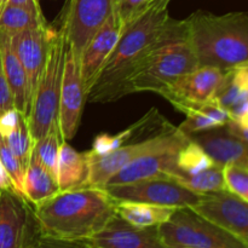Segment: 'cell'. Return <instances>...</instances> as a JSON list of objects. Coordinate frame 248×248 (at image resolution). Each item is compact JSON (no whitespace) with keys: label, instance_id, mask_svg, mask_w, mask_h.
Listing matches in <instances>:
<instances>
[{"label":"cell","instance_id":"obj_36","mask_svg":"<svg viewBox=\"0 0 248 248\" xmlns=\"http://www.w3.org/2000/svg\"><path fill=\"white\" fill-rule=\"evenodd\" d=\"M224 126L229 131L230 135H232L235 138L248 144V125H246V124H240L237 121L230 120L229 119L224 124Z\"/></svg>","mask_w":248,"mask_h":248},{"label":"cell","instance_id":"obj_9","mask_svg":"<svg viewBox=\"0 0 248 248\" xmlns=\"http://www.w3.org/2000/svg\"><path fill=\"white\" fill-rule=\"evenodd\" d=\"M225 72L213 67H199L160 90L157 94L164 97L174 108L184 114L213 102Z\"/></svg>","mask_w":248,"mask_h":248},{"label":"cell","instance_id":"obj_3","mask_svg":"<svg viewBox=\"0 0 248 248\" xmlns=\"http://www.w3.org/2000/svg\"><path fill=\"white\" fill-rule=\"evenodd\" d=\"M186 19L188 39L199 67L220 70L248 65V14L193 12Z\"/></svg>","mask_w":248,"mask_h":248},{"label":"cell","instance_id":"obj_22","mask_svg":"<svg viewBox=\"0 0 248 248\" xmlns=\"http://www.w3.org/2000/svg\"><path fill=\"white\" fill-rule=\"evenodd\" d=\"M176 208L150 203L115 201V213L137 228H157L170 219Z\"/></svg>","mask_w":248,"mask_h":248},{"label":"cell","instance_id":"obj_31","mask_svg":"<svg viewBox=\"0 0 248 248\" xmlns=\"http://www.w3.org/2000/svg\"><path fill=\"white\" fill-rule=\"evenodd\" d=\"M225 188L229 193L248 202V169L239 165L223 167Z\"/></svg>","mask_w":248,"mask_h":248},{"label":"cell","instance_id":"obj_18","mask_svg":"<svg viewBox=\"0 0 248 248\" xmlns=\"http://www.w3.org/2000/svg\"><path fill=\"white\" fill-rule=\"evenodd\" d=\"M189 140L198 143L216 165H239L248 169V147L230 135L224 125L191 135Z\"/></svg>","mask_w":248,"mask_h":248},{"label":"cell","instance_id":"obj_5","mask_svg":"<svg viewBox=\"0 0 248 248\" xmlns=\"http://www.w3.org/2000/svg\"><path fill=\"white\" fill-rule=\"evenodd\" d=\"M67 41L62 29H57L48 47L47 57L36 82L27 124L33 140L43 137L52 125L57 124L61 82L64 68Z\"/></svg>","mask_w":248,"mask_h":248},{"label":"cell","instance_id":"obj_15","mask_svg":"<svg viewBox=\"0 0 248 248\" xmlns=\"http://www.w3.org/2000/svg\"><path fill=\"white\" fill-rule=\"evenodd\" d=\"M57 29L48 23L15 34H9L12 50L16 53L29 81L31 102L36 82L40 78L47 57L48 47ZM31 107V106H29ZM29 111V110H28Z\"/></svg>","mask_w":248,"mask_h":248},{"label":"cell","instance_id":"obj_28","mask_svg":"<svg viewBox=\"0 0 248 248\" xmlns=\"http://www.w3.org/2000/svg\"><path fill=\"white\" fill-rule=\"evenodd\" d=\"M213 166H216V164L203 152L202 148L194 140H188L178 152L174 170L184 174H195Z\"/></svg>","mask_w":248,"mask_h":248},{"label":"cell","instance_id":"obj_16","mask_svg":"<svg viewBox=\"0 0 248 248\" xmlns=\"http://www.w3.org/2000/svg\"><path fill=\"white\" fill-rule=\"evenodd\" d=\"M85 242L93 248H169L157 228L133 227L116 213L103 229Z\"/></svg>","mask_w":248,"mask_h":248},{"label":"cell","instance_id":"obj_37","mask_svg":"<svg viewBox=\"0 0 248 248\" xmlns=\"http://www.w3.org/2000/svg\"><path fill=\"white\" fill-rule=\"evenodd\" d=\"M9 4L18 5V6L26 7V9L31 10V11L35 12L36 15H44L43 10H41L40 1L39 0H6Z\"/></svg>","mask_w":248,"mask_h":248},{"label":"cell","instance_id":"obj_33","mask_svg":"<svg viewBox=\"0 0 248 248\" xmlns=\"http://www.w3.org/2000/svg\"><path fill=\"white\" fill-rule=\"evenodd\" d=\"M148 4V0H118L116 12L124 24L135 18Z\"/></svg>","mask_w":248,"mask_h":248},{"label":"cell","instance_id":"obj_30","mask_svg":"<svg viewBox=\"0 0 248 248\" xmlns=\"http://www.w3.org/2000/svg\"><path fill=\"white\" fill-rule=\"evenodd\" d=\"M0 162L4 166L5 171H6L7 176L10 177L11 181L12 190L24 199V174H26V169L23 165L21 164L18 159L12 154L10 148L7 147L6 142L2 137H0ZM26 200V199H24Z\"/></svg>","mask_w":248,"mask_h":248},{"label":"cell","instance_id":"obj_29","mask_svg":"<svg viewBox=\"0 0 248 248\" xmlns=\"http://www.w3.org/2000/svg\"><path fill=\"white\" fill-rule=\"evenodd\" d=\"M7 147L12 152V154L21 161L24 169H27L29 161H31V150H33V138H31V132H29L27 119L23 118L19 123L18 127L10 133L7 137L4 138Z\"/></svg>","mask_w":248,"mask_h":248},{"label":"cell","instance_id":"obj_11","mask_svg":"<svg viewBox=\"0 0 248 248\" xmlns=\"http://www.w3.org/2000/svg\"><path fill=\"white\" fill-rule=\"evenodd\" d=\"M86 97L87 93L80 72L79 58L67 45L57 118L60 135L63 142L72 140L77 135Z\"/></svg>","mask_w":248,"mask_h":248},{"label":"cell","instance_id":"obj_19","mask_svg":"<svg viewBox=\"0 0 248 248\" xmlns=\"http://www.w3.org/2000/svg\"><path fill=\"white\" fill-rule=\"evenodd\" d=\"M0 55L5 78L11 92L14 106L22 115L27 118L31 106V91H29L28 77L22 67L16 53L12 50L10 35L0 31Z\"/></svg>","mask_w":248,"mask_h":248},{"label":"cell","instance_id":"obj_12","mask_svg":"<svg viewBox=\"0 0 248 248\" xmlns=\"http://www.w3.org/2000/svg\"><path fill=\"white\" fill-rule=\"evenodd\" d=\"M173 127V125L167 123L157 132L148 136L140 142L127 143V144L103 155H94L90 152H85L87 166H89L86 186L102 188L106 186L107 182L123 167H125L126 165L130 164L140 155L145 154L147 152L161 144Z\"/></svg>","mask_w":248,"mask_h":248},{"label":"cell","instance_id":"obj_2","mask_svg":"<svg viewBox=\"0 0 248 248\" xmlns=\"http://www.w3.org/2000/svg\"><path fill=\"white\" fill-rule=\"evenodd\" d=\"M39 234L68 241H86L115 216V201L103 188L82 186L58 191L31 206Z\"/></svg>","mask_w":248,"mask_h":248},{"label":"cell","instance_id":"obj_27","mask_svg":"<svg viewBox=\"0 0 248 248\" xmlns=\"http://www.w3.org/2000/svg\"><path fill=\"white\" fill-rule=\"evenodd\" d=\"M248 90V65L234 68L225 72L224 80L216 94L215 102L228 110L244 91Z\"/></svg>","mask_w":248,"mask_h":248},{"label":"cell","instance_id":"obj_38","mask_svg":"<svg viewBox=\"0 0 248 248\" xmlns=\"http://www.w3.org/2000/svg\"><path fill=\"white\" fill-rule=\"evenodd\" d=\"M0 190H12V186H11V181H10V177L7 176L6 171H5V169H4V166H2L1 162H0Z\"/></svg>","mask_w":248,"mask_h":248},{"label":"cell","instance_id":"obj_20","mask_svg":"<svg viewBox=\"0 0 248 248\" xmlns=\"http://www.w3.org/2000/svg\"><path fill=\"white\" fill-rule=\"evenodd\" d=\"M167 124L164 116L157 111L156 108H153L143 115L140 120L133 123L121 132L116 135H109V133H99L94 137L90 153L94 155H103L110 153L123 145L127 144L131 140L142 137L147 132H155L160 130Z\"/></svg>","mask_w":248,"mask_h":248},{"label":"cell","instance_id":"obj_41","mask_svg":"<svg viewBox=\"0 0 248 248\" xmlns=\"http://www.w3.org/2000/svg\"><path fill=\"white\" fill-rule=\"evenodd\" d=\"M149 1H152V0H148V2H149Z\"/></svg>","mask_w":248,"mask_h":248},{"label":"cell","instance_id":"obj_21","mask_svg":"<svg viewBox=\"0 0 248 248\" xmlns=\"http://www.w3.org/2000/svg\"><path fill=\"white\" fill-rule=\"evenodd\" d=\"M87 176L89 166L85 153H79L69 143H61L57 161V183L60 191L86 186Z\"/></svg>","mask_w":248,"mask_h":248},{"label":"cell","instance_id":"obj_6","mask_svg":"<svg viewBox=\"0 0 248 248\" xmlns=\"http://www.w3.org/2000/svg\"><path fill=\"white\" fill-rule=\"evenodd\" d=\"M157 232L169 248H248L190 207L176 208L170 219L157 227Z\"/></svg>","mask_w":248,"mask_h":248},{"label":"cell","instance_id":"obj_13","mask_svg":"<svg viewBox=\"0 0 248 248\" xmlns=\"http://www.w3.org/2000/svg\"><path fill=\"white\" fill-rule=\"evenodd\" d=\"M191 210L248 246V202L228 190L203 195Z\"/></svg>","mask_w":248,"mask_h":248},{"label":"cell","instance_id":"obj_23","mask_svg":"<svg viewBox=\"0 0 248 248\" xmlns=\"http://www.w3.org/2000/svg\"><path fill=\"white\" fill-rule=\"evenodd\" d=\"M24 199L31 206L43 202L60 191L57 179L46 169L31 160L24 174Z\"/></svg>","mask_w":248,"mask_h":248},{"label":"cell","instance_id":"obj_1","mask_svg":"<svg viewBox=\"0 0 248 248\" xmlns=\"http://www.w3.org/2000/svg\"><path fill=\"white\" fill-rule=\"evenodd\" d=\"M170 2L152 0L135 18L124 24L115 47L87 91V102L106 104L126 96L128 79L166 33L171 19Z\"/></svg>","mask_w":248,"mask_h":248},{"label":"cell","instance_id":"obj_40","mask_svg":"<svg viewBox=\"0 0 248 248\" xmlns=\"http://www.w3.org/2000/svg\"><path fill=\"white\" fill-rule=\"evenodd\" d=\"M87 248H93V247H91V246H89V245H87Z\"/></svg>","mask_w":248,"mask_h":248},{"label":"cell","instance_id":"obj_7","mask_svg":"<svg viewBox=\"0 0 248 248\" xmlns=\"http://www.w3.org/2000/svg\"><path fill=\"white\" fill-rule=\"evenodd\" d=\"M102 188L114 201H132L172 208L193 207L201 199L167 174L127 184H108Z\"/></svg>","mask_w":248,"mask_h":248},{"label":"cell","instance_id":"obj_24","mask_svg":"<svg viewBox=\"0 0 248 248\" xmlns=\"http://www.w3.org/2000/svg\"><path fill=\"white\" fill-rule=\"evenodd\" d=\"M166 174L191 193L200 196L227 190L223 177V167L218 165L195 174H184L174 169Z\"/></svg>","mask_w":248,"mask_h":248},{"label":"cell","instance_id":"obj_14","mask_svg":"<svg viewBox=\"0 0 248 248\" xmlns=\"http://www.w3.org/2000/svg\"><path fill=\"white\" fill-rule=\"evenodd\" d=\"M36 229L31 203L12 190H0V248H24Z\"/></svg>","mask_w":248,"mask_h":248},{"label":"cell","instance_id":"obj_25","mask_svg":"<svg viewBox=\"0 0 248 248\" xmlns=\"http://www.w3.org/2000/svg\"><path fill=\"white\" fill-rule=\"evenodd\" d=\"M62 142L58 124H55L43 137L34 140L33 150H31V160H34L40 166L47 170L56 179H57L58 154Z\"/></svg>","mask_w":248,"mask_h":248},{"label":"cell","instance_id":"obj_34","mask_svg":"<svg viewBox=\"0 0 248 248\" xmlns=\"http://www.w3.org/2000/svg\"><path fill=\"white\" fill-rule=\"evenodd\" d=\"M24 115H22L16 108L9 109V110L4 111L0 114V137L5 138L14 132L17 127H18L19 123Z\"/></svg>","mask_w":248,"mask_h":248},{"label":"cell","instance_id":"obj_26","mask_svg":"<svg viewBox=\"0 0 248 248\" xmlns=\"http://www.w3.org/2000/svg\"><path fill=\"white\" fill-rule=\"evenodd\" d=\"M47 23L44 15H36L35 12L18 6V5L6 2L1 15H0V31L7 34H15L34 27Z\"/></svg>","mask_w":248,"mask_h":248},{"label":"cell","instance_id":"obj_4","mask_svg":"<svg viewBox=\"0 0 248 248\" xmlns=\"http://www.w3.org/2000/svg\"><path fill=\"white\" fill-rule=\"evenodd\" d=\"M199 68L188 39L186 19H170L164 38L128 79L126 96L136 92H157L182 75Z\"/></svg>","mask_w":248,"mask_h":248},{"label":"cell","instance_id":"obj_10","mask_svg":"<svg viewBox=\"0 0 248 248\" xmlns=\"http://www.w3.org/2000/svg\"><path fill=\"white\" fill-rule=\"evenodd\" d=\"M188 140L178 128L173 127L161 144L123 167L107 182L106 186L133 183L169 173L176 167L178 152Z\"/></svg>","mask_w":248,"mask_h":248},{"label":"cell","instance_id":"obj_8","mask_svg":"<svg viewBox=\"0 0 248 248\" xmlns=\"http://www.w3.org/2000/svg\"><path fill=\"white\" fill-rule=\"evenodd\" d=\"M118 0H68L62 26L67 45L80 58L92 36L116 11Z\"/></svg>","mask_w":248,"mask_h":248},{"label":"cell","instance_id":"obj_35","mask_svg":"<svg viewBox=\"0 0 248 248\" xmlns=\"http://www.w3.org/2000/svg\"><path fill=\"white\" fill-rule=\"evenodd\" d=\"M12 108H15L14 99H12L9 85H7L6 78H5L4 68H2L1 62V55H0V114H2L4 111Z\"/></svg>","mask_w":248,"mask_h":248},{"label":"cell","instance_id":"obj_39","mask_svg":"<svg viewBox=\"0 0 248 248\" xmlns=\"http://www.w3.org/2000/svg\"><path fill=\"white\" fill-rule=\"evenodd\" d=\"M6 2H7L6 0H0V15H1V12H2V10H4Z\"/></svg>","mask_w":248,"mask_h":248},{"label":"cell","instance_id":"obj_17","mask_svg":"<svg viewBox=\"0 0 248 248\" xmlns=\"http://www.w3.org/2000/svg\"><path fill=\"white\" fill-rule=\"evenodd\" d=\"M123 28L124 23L121 22L118 12L115 11L92 36L85 50L82 51L79 63L86 93L96 75L101 70L102 65L115 47Z\"/></svg>","mask_w":248,"mask_h":248},{"label":"cell","instance_id":"obj_32","mask_svg":"<svg viewBox=\"0 0 248 248\" xmlns=\"http://www.w3.org/2000/svg\"><path fill=\"white\" fill-rule=\"evenodd\" d=\"M186 115V120L177 128L186 137H190L191 135H195V133L201 132V131L219 127V125L215 120H212L210 116L203 114L199 109H194V110L189 111Z\"/></svg>","mask_w":248,"mask_h":248}]
</instances>
